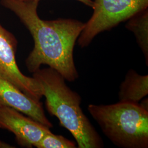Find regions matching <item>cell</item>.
Listing matches in <instances>:
<instances>
[{
    "label": "cell",
    "instance_id": "obj_1",
    "mask_svg": "<svg viewBox=\"0 0 148 148\" xmlns=\"http://www.w3.org/2000/svg\"><path fill=\"white\" fill-rule=\"evenodd\" d=\"M1 3L15 13L33 38L34 47L25 60L29 72L34 73L42 65H47L69 82L79 78L74 47L85 23L66 18L43 21L37 13L38 1L1 0Z\"/></svg>",
    "mask_w": 148,
    "mask_h": 148
},
{
    "label": "cell",
    "instance_id": "obj_2",
    "mask_svg": "<svg viewBox=\"0 0 148 148\" xmlns=\"http://www.w3.org/2000/svg\"><path fill=\"white\" fill-rule=\"evenodd\" d=\"M37 81L49 114L73 135L79 148L104 147L102 138L81 107V97L66 84L63 76L51 67L32 73Z\"/></svg>",
    "mask_w": 148,
    "mask_h": 148
},
{
    "label": "cell",
    "instance_id": "obj_3",
    "mask_svg": "<svg viewBox=\"0 0 148 148\" xmlns=\"http://www.w3.org/2000/svg\"><path fill=\"white\" fill-rule=\"evenodd\" d=\"M87 109L105 136L117 147L148 148V111L139 103L90 104Z\"/></svg>",
    "mask_w": 148,
    "mask_h": 148
},
{
    "label": "cell",
    "instance_id": "obj_4",
    "mask_svg": "<svg viewBox=\"0 0 148 148\" xmlns=\"http://www.w3.org/2000/svg\"><path fill=\"white\" fill-rule=\"evenodd\" d=\"M93 14L77 39L81 48L88 46L101 32L108 31L148 8V0H93Z\"/></svg>",
    "mask_w": 148,
    "mask_h": 148
},
{
    "label": "cell",
    "instance_id": "obj_5",
    "mask_svg": "<svg viewBox=\"0 0 148 148\" xmlns=\"http://www.w3.org/2000/svg\"><path fill=\"white\" fill-rule=\"evenodd\" d=\"M17 45L16 37L0 24V76L32 99L40 101L43 96L37 81L23 74L17 65Z\"/></svg>",
    "mask_w": 148,
    "mask_h": 148
},
{
    "label": "cell",
    "instance_id": "obj_6",
    "mask_svg": "<svg viewBox=\"0 0 148 148\" xmlns=\"http://www.w3.org/2000/svg\"><path fill=\"white\" fill-rule=\"evenodd\" d=\"M0 128L14 134L16 142L23 148L35 147L50 128L14 109L0 106Z\"/></svg>",
    "mask_w": 148,
    "mask_h": 148
},
{
    "label": "cell",
    "instance_id": "obj_7",
    "mask_svg": "<svg viewBox=\"0 0 148 148\" xmlns=\"http://www.w3.org/2000/svg\"><path fill=\"white\" fill-rule=\"evenodd\" d=\"M0 106L14 109L49 128L52 123L46 116L42 103L23 93L21 90L0 76Z\"/></svg>",
    "mask_w": 148,
    "mask_h": 148
},
{
    "label": "cell",
    "instance_id": "obj_8",
    "mask_svg": "<svg viewBox=\"0 0 148 148\" xmlns=\"http://www.w3.org/2000/svg\"><path fill=\"white\" fill-rule=\"evenodd\" d=\"M148 95V75H140L133 69L128 70L120 86L119 101L138 104Z\"/></svg>",
    "mask_w": 148,
    "mask_h": 148
},
{
    "label": "cell",
    "instance_id": "obj_9",
    "mask_svg": "<svg viewBox=\"0 0 148 148\" xmlns=\"http://www.w3.org/2000/svg\"><path fill=\"white\" fill-rule=\"evenodd\" d=\"M126 27L134 34L148 66V8L140 11L128 20Z\"/></svg>",
    "mask_w": 148,
    "mask_h": 148
},
{
    "label": "cell",
    "instance_id": "obj_10",
    "mask_svg": "<svg viewBox=\"0 0 148 148\" xmlns=\"http://www.w3.org/2000/svg\"><path fill=\"white\" fill-rule=\"evenodd\" d=\"M37 148H76L77 144L61 135L51 132L45 135L37 143Z\"/></svg>",
    "mask_w": 148,
    "mask_h": 148
},
{
    "label": "cell",
    "instance_id": "obj_11",
    "mask_svg": "<svg viewBox=\"0 0 148 148\" xmlns=\"http://www.w3.org/2000/svg\"><path fill=\"white\" fill-rule=\"evenodd\" d=\"M23 1H38L40 2V1L41 0H23ZM78 1L79 2H82V3H84L85 5H87L90 7L92 8L93 5V2L92 0H76Z\"/></svg>",
    "mask_w": 148,
    "mask_h": 148
},
{
    "label": "cell",
    "instance_id": "obj_12",
    "mask_svg": "<svg viewBox=\"0 0 148 148\" xmlns=\"http://www.w3.org/2000/svg\"><path fill=\"white\" fill-rule=\"evenodd\" d=\"M139 103V105L144 110L148 111V98H144Z\"/></svg>",
    "mask_w": 148,
    "mask_h": 148
},
{
    "label": "cell",
    "instance_id": "obj_13",
    "mask_svg": "<svg viewBox=\"0 0 148 148\" xmlns=\"http://www.w3.org/2000/svg\"><path fill=\"white\" fill-rule=\"evenodd\" d=\"M14 148V147L11 145L10 144L6 143L5 142L2 141L0 140V148Z\"/></svg>",
    "mask_w": 148,
    "mask_h": 148
}]
</instances>
